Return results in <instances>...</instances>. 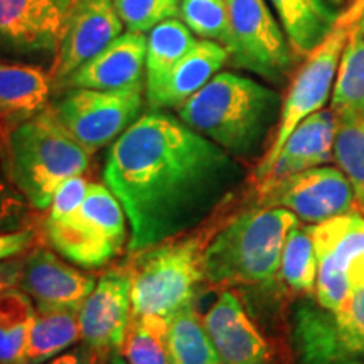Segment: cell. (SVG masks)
<instances>
[{
	"label": "cell",
	"instance_id": "cell-32",
	"mask_svg": "<svg viewBox=\"0 0 364 364\" xmlns=\"http://www.w3.org/2000/svg\"><path fill=\"white\" fill-rule=\"evenodd\" d=\"M182 0H115L122 22L129 31L150 33L164 21L176 19Z\"/></svg>",
	"mask_w": 364,
	"mask_h": 364
},
{
	"label": "cell",
	"instance_id": "cell-20",
	"mask_svg": "<svg viewBox=\"0 0 364 364\" xmlns=\"http://www.w3.org/2000/svg\"><path fill=\"white\" fill-rule=\"evenodd\" d=\"M336 127L338 118L332 110H318L300 122L282 145L265 179H280L329 164L334 159Z\"/></svg>",
	"mask_w": 364,
	"mask_h": 364
},
{
	"label": "cell",
	"instance_id": "cell-24",
	"mask_svg": "<svg viewBox=\"0 0 364 364\" xmlns=\"http://www.w3.org/2000/svg\"><path fill=\"white\" fill-rule=\"evenodd\" d=\"M194 44V34L179 19L164 21L154 27L145 54V93L156 90Z\"/></svg>",
	"mask_w": 364,
	"mask_h": 364
},
{
	"label": "cell",
	"instance_id": "cell-25",
	"mask_svg": "<svg viewBox=\"0 0 364 364\" xmlns=\"http://www.w3.org/2000/svg\"><path fill=\"white\" fill-rule=\"evenodd\" d=\"M36 314L33 299L21 289L0 294V364H29L27 341Z\"/></svg>",
	"mask_w": 364,
	"mask_h": 364
},
{
	"label": "cell",
	"instance_id": "cell-18",
	"mask_svg": "<svg viewBox=\"0 0 364 364\" xmlns=\"http://www.w3.org/2000/svg\"><path fill=\"white\" fill-rule=\"evenodd\" d=\"M145 54H147L145 34L127 31L102 53L68 76L58 86V90H120L140 83L145 68Z\"/></svg>",
	"mask_w": 364,
	"mask_h": 364
},
{
	"label": "cell",
	"instance_id": "cell-12",
	"mask_svg": "<svg viewBox=\"0 0 364 364\" xmlns=\"http://www.w3.org/2000/svg\"><path fill=\"white\" fill-rule=\"evenodd\" d=\"M258 206L284 208L299 221L318 225L358 208L356 193L338 167H312L297 174L258 182Z\"/></svg>",
	"mask_w": 364,
	"mask_h": 364
},
{
	"label": "cell",
	"instance_id": "cell-16",
	"mask_svg": "<svg viewBox=\"0 0 364 364\" xmlns=\"http://www.w3.org/2000/svg\"><path fill=\"white\" fill-rule=\"evenodd\" d=\"M203 321L223 364H273L270 344L233 292H221Z\"/></svg>",
	"mask_w": 364,
	"mask_h": 364
},
{
	"label": "cell",
	"instance_id": "cell-4",
	"mask_svg": "<svg viewBox=\"0 0 364 364\" xmlns=\"http://www.w3.org/2000/svg\"><path fill=\"white\" fill-rule=\"evenodd\" d=\"M9 176L31 208L44 211L73 176L88 171L91 154L58 124L46 107L0 136Z\"/></svg>",
	"mask_w": 364,
	"mask_h": 364
},
{
	"label": "cell",
	"instance_id": "cell-26",
	"mask_svg": "<svg viewBox=\"0 0 364 364\" xmlns=\"http://www.w3.org/2000/svg\"><path fill=\"white\" fill-rule=\"evenodd\" d=\"M118 354L127 364H176L167 318L154 314H132Z\"/></svg>",
	"mask_w": 364,
	"mask_h": 364
},
{
	"label": "cell",
	"instance_id": "cell-7",
	"mask_svg": "<svg viewBox=\"0 0 364 364\" xmlns=\"http://www.w3.org/2000/svg\"><path fill=\"white\" fill-rule=\"evenodd\" d=\"M145 83L120 90L70 88L49 112L73 139L93 156L115 142L142 115Z\"/></svg>",
	"mask_w": 364,
	"mask_h": 364
},
{
	"label": "cell",
	"instance_id": "cell-22",
	"mask_svg": "<svg viewBox=\"0 0 364 364\" xmlns=\"http://www.w3.org/2000/svg\"><path fill=\"white\" fill-rule=\"evenodd\" d=\"M295 56H307L334 29V16L322 0H270Z\"/></svg>",
	"mask_w": 364,
	"mask_h": 364
},
{
	"label": "cell",
	"instance_id": "cell-2",
	"mask_svg": "<svg viewBox=\"0 0 364 364\" xmlns=\"http://www.w3.org/2000/svg\"><path fill=\"white\" fill-rule=\"evenodd\" d=\"M282 100L268 86L225 71L177 108L191 129L220 145L230 156L252 161L279 127Z\"/></svg>",
	"mask_w": 364,
	"mask_h": 364
},
{
	"label": "cell",
	"instance_id": "cell-38",
	"mask_svg": "<svg viewBox=\"0 0 364 364\" xmlns=\"http://www.w3.org/2000/svg\"><path fill=\"white\" fill-rule=\"evenodd\" d=\"M363 14H364V0H353V4L348 7V11L341 14L338 21L343 22V24L353 26L354 22L361 19Z\"/></svg>",
	"mask_w": 364,
	"mask_h": 364
},
{
	"label": "cell",
	"instance_id": "cell-41",
	"mask_svg": "<svg viewBox=\"0 0 364 364\" xmlns=\"http://www.w3.org/2000/svg\"><path fill=\"white\" fill-rule=\"evenodd\" d=\"M105 359H107V358H100V359H98V361H97V363H95V364H105Z\"/></svg>",
	"mask_w": 364,
	"mask_h": 364
},
{
	"label": "cell",
	"instance_id": "cell-13",
	"mask_svg": "<svg viewBox=\"0 0 364 364\" xmlns=\"http://www.w3.org/2000/svg\"><path fill=\"white\" fill-rule=\"evenodd\" d=\"M71 6L73 0H0V54L54 59Z\"/></svg>",
	"mask_w": 364,
	"mask_h": 364
},
{
	"label": "cell",
	"instance_id": "cell-1",
	"mask_svg": "<svg viewBox=\"0 0 364 364\" xmlns=\"http://www.w3.org/2000/svg\"><path fill=\"white\" fill-rule=\"evenodd\" d=\"M241 177L233 156L162 110L136 118L112 144L103 169L129 221L130 253L201 226Z\"/></svg>",
	"mask_w": 364,
	"mask_h": 364
},
{
	"label": "cell",
	"instance_id": "cell-34",
	"mask_svg": "<svg viewBox=\"0 0 364 364\" xmlns=\"http://www.w3.org/2000/svg\"><path fill=\"white\" fill-rule=\"evenodd\" d=\"M88 188L90 182L85 179L83 174L66 179L54 193L48 218H61L75 213L83 204Z\"/></svg>",
	"mask_w": 364,
	"mask_h": 364
},
{
	"label": "cell",
	"instance_id": "cell-8",
	"mask_svg": "<svg viewBox=\"0 0 364 364\" xmlns=\"http://www.w3.org/2000/svg\"><path fill=\"white\" fill-rule=\"evenodd\" d=\"M317 255L316 300L339 312L364 287V216L346 213L311 226Z\"/></svg>",
	"mask_w": 364,
	"mask_h": 364
},
{
	"label": "cell",
	"instance_id": "cell-36",
	"mask_svg": "<svg viewBox=\"0 0 364 364\" xmlns=\"http://www.w3.org/2000/svg\"><path fill=\"white\" fill-rule=\"evenodd\" d=\"M100 358H108V356H105V354H100L97 351H93V349L83 346V348L73 349L70 353L58 354L56 358L49 359L46 364H95Z\"/></svg>",
	"mask_w": 364,
	"mask_h": 364
},
{
	"label": "cell",
	"instance_id": "cell-39",
	"mask_svg": "<svg viewBox=\"0 0 364 364\" xmlns=\"http://www.w3.org/2000/svg\"><path fill=\"white\" fill-rule=\"evenodd\" d=\"M110 364H127V361L120 356V354L115 353V354H112V356H110Z\"/></svg>",
	"mask_w": 364,
	"mask_h": 364
},
{
	"label": "cell",
	"instance_id": "cell-9",
	"mask_svg": "<svg viewBox=\"0 0 364 364\" xmlns=\"http://www.w3.org/2000/svg\"><path fill=\"white\" fill-rule=\"evenodd\" d=\"M349 29L351 26L338 21L329 36L306 56V63L295 75L289 93L282 103L280 120L273 135V142L268 145L267 152L263 154L255 171L257 182L265 179L275 159L279 157L282 145L285 144L295 127L312 113L322 110V107L327 103L336 73H338L341 54L348 43Z\"/></svg>",
	"mask_w": 364,
	"mask_h": 364
},
{
	"label": "cell",
	"instance_id": "cell-17",
	"mask_svg": "<svg viewBox=\"0 0 364 364\" xmlns=\"http://www.w3.org/2000/svg\"><path fill=\"white\" fill-rule=\"evenodd\" d=\"M95 285L97 279L93 275H86L59 260L58 255L44 245H36L22 260L19 289L34 300L36 306L80 309Z\"/></svg>",
	"mask_w": 364,
	"mask_h": 364
},
{
	"label": "cell",
	"instance_id": "cell-6",
	"mask_svg": "<svg viewBox=\"0 0 364 364\" xmlns=\"http://www.w3.org/2000/svg\"><path fill=\"white\" fill-rule=\"evenodd\" d=\"M127 216L107 184L90 182L81 206L71 215L46 218L44 236L53 250L81 268L108 265L129 243Z\"/></svg>",
	"mask_w": 364,
	"mask_h": 364
},
{
	"label": "cell",
	"instance_id": "cell-21",
	"mask_svg": "<svg viewBox=\"0 0 364 364\" xmlns=\"http://www.w3.org/2000/svg\"><path fill=\"white\" fill-rule=\"evenodd\" d=\"M49 71L27 63L0 61V136L48 107Z\"/></svg>",
	"mask_w": 364,
	"mask_h": 364
},
{
	"label": "cell",
	"instance_id": "cell-37",
	"mask_svg": "<svg viewBox=\"0 0 364 364\" xmlns=\"http://www.w3.org/2000/svg\"><path fill=\"white\" fill-rule=\"evenodd\" d=\"M22 272V260L14 258V260H2L0 262V294L6 292L14 287H19Z\"/></svg>",
	"mask_w": 364,
	"mask_h": 364
},
{
	"label": "cell",
	"instance_id": "cell-33",
	"mask_svg": "<svg viewBox=\"0 0 364 364\" xmlns=\"http://www.w3.org/2000/svg\"><path fill=\"white\" fill-rule=\"evenodd\" d=\"M27 206L29 204L24 196L19 193L9 176L2 149H0V231L21 230Z\"/></svg>",
	"mask_w": 364,
	"mask_h": 364
},
{
	"label": "cell",
	"instance_id": "cell-14",
	"mask_svg": "<svg viewBox=\"0 0 364 364\" xmlns=\"http://www.w3.org/2000/svg\"><path fill=\"white\" fill-rule=\"evenodd\" d=\"M124 27L115 0H73L65 34L49 70L54 88L108 48Z\"/></svg>",
	"mask_w": 364,
	"mask_h": 364
},
{
	"label": "cell",
	"instance_id": "cell-23",
	"mask_svg": "<svg viewBox=\"0 0 364 364\" xmlns=\"http://www.w3.org/2000/svg\"><path fill=\"white\" fill-rule=\"evenodd\" d=\"M78 341L80 309L36 306L27 341V361L46 364Z\"/></svg>",
	"mask_w": 364,
	"mask_h": 364
},
{
	"label": "cell",
	"instance_id": "cell-27",
	"mask_svg": "<svg viewBox=\"0 0 364 364\" xmlns=\"http://www.w3.org/2000/svg\"><path fill=\"white\" fill-rule=\"evenodd\" d=\"M364 105V14L349 29L348 43L341 54L338 78L332 91L331 110L344 115Z\"/></svg>",
	"mask_w": 364,
	"mask_h": 364
},
{
	"label": "cell",
	"instance_id": "cell-10",
	"mask_svg": "<svg viewBox=\"0 0 364 364\" xmlns=\"http://www.w3.org/2000/svg\"><path fill=\"white\" fill-rule=\"evenodd\" d=\"M292 343L299 364L364 359V287L339 312L327 311L317 300L300 302L294 311Z\"/></svg>",
	"mask_w": 364,
	"mask_h": 364
},
{
	"label": "cell",
	"instance_id": "cell-19",
	"mask_svg": "<svg viewBox=\"0 0 364 364\" xmlns=\"http://www.w3.org/2000/svg\"><path fill=\"white\" fill-rule=\"evenodd\" d=\"M230 61L226 48L216 41H196L191 51L174 66L156 90L145 93L152 110L179 108L203 90Z\"/></svg>",
	"mask_w": 364,
	"mask_h": 364
},
{
	"label": "cell",
	"instance_id": "cell-40",
	"mask_svg": "<svg viewBox=\"0 0 364 364\" xmlns=\"http://www.w3.org/2000/svg\"><path fill=\"white\" fill-rule=\"evenodd\" d=\"M332 364H364V359H348V361H338Z\"/></svg>",
	"mask_w": 364,
	"mask_h": 364
},
{
	"label": "cell",
	"instance_id": "cell-35",
	"mask_svg": "<svg viewBox=\"0 0 364 364\" xmlns=\"http://www.w3.org/2000/svg\"><path fill=\"white\" fill-rule=\"evenodd\" d=\"M39 233L33 228L14 231H0V262L17 258L31 252L38 243Z\"/></svg>",
	"mask_w": 364,
	"mask_h": 364
},
{
	"label": "cell",
	"instance_id": "cell-15",
	"mask_svg": "<svg viewBox=\"0 0 364 364\" xmlns=\"http://www.w3.org/2000/svg\"><path fill=\"white\" fill-rule=\"evenodd\" d=\"M132 317V279L129 267H115L97 279V285L80 307L81 343L105 356L120 351Z\"/></svg>",
	"mask_w": 364,
	"mask_h": 364
},
{
	"label": "cell",
	"instance_id": "cell-11",
	"mask_svg": "<svg viewBox=\"0 0 364 364\" xmlns=\"http://www.w3.org/2000/svg\"><path fill=\"white\" fill-rule=\"evenodd\" d=\"M231 36L226 51L235 68L282 83L294 66V51L265 0H226Z\"/></svg>",
	"mask_w": 364,
	"mask_h": 364
},
{
	"label": "cell",
	"instance_id": "cell-30",
	"mask_svg": "<svg viewBox=\"0 0 364 364\" xmlns=\"http://www.w3.org/2000/svg\"><path fill=\"white\" fill-rule=\"evenodd\" d=\"M317 255L311 226L295 225L287 236L279 273L289 289L297 294H312L317 280Z\"/></svg>",
	"mask_w": 364,
	"mask_h": 364
},
{
	"label": "cell",
	"instance_id": "cell-29",
	"mask_svg": "<svg viewBox=\"0 0 364 364\" xmlns=\"http://www.w3.org/2000/svg\"><path fill=\"white\" fill-rule=\"evenodd\" d=\"M336 118L334 159L351 181L358 208L364 211V105Z\"/></svg>",
	"mask_w": 364,
	"mask_h": 364
},
{
	"label": "cell",
	"instance_id": "cell-31",
	"mask_svg": "<svg viewBox=\"0 0 364 364\" xmlns=\"http://www.w3.org/2000/svg\"><path fill=\"white\" fill-rule=\"evenodd\" d=\"M181 21L191 33L208 41H216L226 48L231 26L226 0H182Z\"/></svg>",
	"mask_w": 364,
	"mask_h": 364
},
{
	"label": "cell",
	"instance_id": "cell-3",
	"mask_svg": "<svg viewBox=\"0 0 364 364\" xmlns=\"http://www.w3.org/2000/svg\"><path fill=\"white\" fill-rule=\"evenodd\" d=\"M299 218L284 208L258 206L216 230L204 252V282L213 287L258 285L275 279L289 231Z\"/></svg>",
	"mask_w": 364,
	"mask_h": 364
},
{
	"label": "cell",
	"instance_id": "cell-5",
	"mask_svg": "<svg viewBox=\"0 0 364 364\" xmlns=\"http://www.w3.org/2000/svg\"><path fill=\"white\" fill-rule=\"evenodd\" d=\"M216 230L176 236L140 252L127 263L132 279V314L169 318L193 306L204 282L203 258Z\"/></svg>",
	"mask_w": 364,
	"mask_h": 364
},
{
	"label": "cell",
	"instance_id": "cell-28",
	"mask_svg": "<svg viewBox=\"0 0 364 364\" xmlns=\"http://www.w3.org/2000/svg\"><path fill=\"white\" fill-rule=\"evenodd\" d=\"M167 329L176 364H223L196 304L172 314Z\"/></svg>",
	"mask_w": 364,
	"mask_h": 364
}]
</instances>
